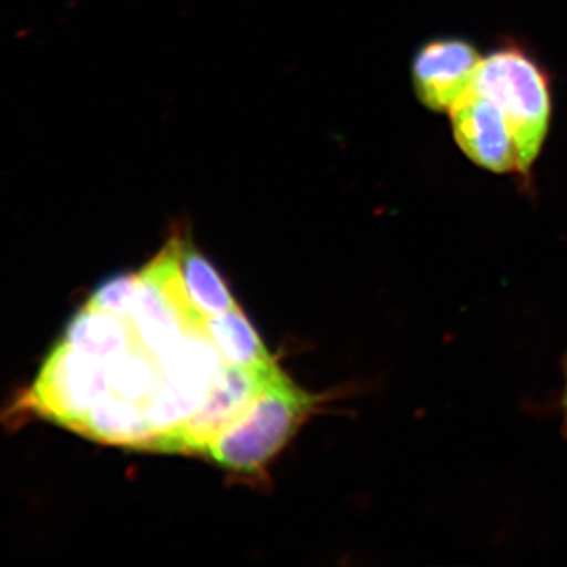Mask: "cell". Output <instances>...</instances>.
Returning <instances> with one entry per match:
<instances>
[{"mask_svg": "<svg viewBox=\"0 0 567 567\" xmlns=\"http://www.w3.org/2000/svg\"><path fill=\"white\" fill-rule=\"evenodd\" d=\"M472 87L505 118L528 181L550 132L554 78L525 44L506 39L483 58Z\"/></svg>", "mask_w": 567, "mask_h": 567, "instance_id": "cell-1", "label": "cell"}, {"mask_svg": "<svg viewBox=\"0 0 567 567\" xmlns=\"http://www.w3.org/2000/svg\"><path fill=\"white\" fill-rule=\"evenodd\" d=\"M316 404V395L295 385L279 369L244 415L213 439L205 454L238 475H259Z\"/></svg>", "mask_w": 567, "mask_h": 567, "instance_id": "cell-2", "label": "cell"}, {"mask_svg": "<svg viewBox=\"0 0 567 567\" xmlns=\"http://www.w3.org/2000/svg\"><path fill=\"white\" fill-rule=\"evenodd\" d=\"M447 115L454 141L470 162L488 173L517 175L527 181L513 133L486 96L470 85Z\"/></svg>", "mask_w": 567, "mask_h": 567, "instance_id": "cell-3", "label": "cell"}, {"mask_svg": "<svg viewBox=\"0 0 567 567\" xmlns=\"http://www.w3.org/2000/svg\"><path fill=\"white\" fill-rule=\"evenodd\" d=\"M483 55L464 37H436L421 44L412 61L417 102L436 114L451 107L475 81Z\"/></svg>", "mask_w": 567, "mask_h": 567, "instance_id": "cell-4", "label": "cell"}, {"mask_svg": "<svg viewBox=\"0 0 567 567\" xmlns=\"http://www.w3.org/2000/svg\"><path fill=\"white\" fill-rule=\"evenodd\" d=\"M173 237L183 289L194 308L199 309L208 319L237 309L238 303L223 276L194 246L192 238L181 233H175Z\"/></svg>", "mask_w": 567, "mask_h": 567, "instance_id": "cell-5", "label": "cell"}, {"mask_svg": "<svg viewBox=\"0 0 567 567\" xmlns=\"http://www.w3.org/2000/svg\"><path fill=\"white\" fill-rule=\"evenodd\" d=\"M208 331L227 365L264 371L276 364L240 306L221 316L210 317Z\"/></svg>", "mask_w": 567, "mask_h": 567, "instance_id": "cell-6", "label": "cell"}, {"mask_svg": "<svg viewBox=\"0 0 567 567\" xmlns=\"http://www.w3.org/2000/svg\"><path fill=\"white\" fill-rule=\"evenodd\" d=\"M559 406H561L563 434H565V436L567 439V365H566L565 386H563L561 401H559Z\"/></svg>", "mask_w": 567, "mask_h": 567, "instance_id": "cell-7", "label": "cell"}]
</instances>
